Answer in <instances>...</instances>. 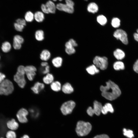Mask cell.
I'll use <instances>...</instances> for the list:
<instances>
[{
    "label": "cell",
    "instance_id": "obj_1",
    "mask_svg": "<svg viewBox=\"0 0 138 138\" xmlns=\"http://www.w3.org/2000/svg\"><path fill=\"white\" fill-rule=\"evenodd\" d=\"M106 83V86L102 85L100 88L103 97L111 101L116 99L120 95L121 91L117 85L110 80Z\"/></svg>",
    "mask_w": 138,
    "mask_h": 138
},
{
    "label": "cell",
    "instance_id": "obj_11",
    "mask_svg": "<svg viewBox=\"0 0 138 138\" xmlns=\"http://www.w3.org/2000/svg\"><path fill=\"white\" fill-rule=\"evenodd\" d=\"M56 8L59 10L69 13H72L74 10V7L70 6L66 4L58 3L56 5Z\"/></svg>",
    "mask_w": 138,
    "mask_h": 138
},
{
    "label": "cell",
    "instance_id": "obj_41",
    "mask_svg": "<svg viewBox=\"0 0 138 138\" xmlns=\"http://www.w3.org/2000/svg\"><path fill=\"white\" fill-rule=\"evenodd\" d=\"M65 4L69 6L74 7V4L72 0H65Z\"/></svg>",
    "mask_w": 138,
    "mask_h": 138
},
{
    "label": "cell",
    "instance_id": "obj_15",
    "mask_svg": "<svg viewBox=\"0 0 138 138\" xmlns=\"http://www.w3.org/2000/svg\"><path fill=\"white\" fill-rule=\"evenodd\" d=\"M40 58L43 61H47L50 58L51 53L47 49H44L40 54Z\"/></svg>",
    "mask_w": 138,
    "mask_h": 138
},
{
    "label": "cell",
    "instance_id": "obj_8",
    "mask_svg": "<svg viewBox=\"0 0 138 138\" xmlns=\"http://www.w3.org/2000/svg\"><path fill=\"white\" fill-rule=\"evenodd\" d=\"M29 113L26 109L22 108L19 109L16 114V117L18 121L22 123H26L28 121L27 116Z\"/></svg>",
    "mask_w": 138,
    "mask_h": 138
},
{
    "label": "cell",
    "instance_id": "obj_6",
    "mask_svg": "<svg viewBox=\"0 0 138 138\" xmlns=\"http://www.w3.org/2000/svg\"><path fill=\"white\" fill-rule=\"evenodd\" d=\"M75 106V102L73 101L70 100L64 103L61 107L60 109L64 115L70 114Z\"/></svg>",
    "mask_w": 138,
    "mask_h": 138
},
{
    "label": "cell",
    "instance_id": "obj_12",
    "mask_svg": "<svg viewBox=\"0 0 138 138\" xmlns=\"http://www.w3.org/2000/svg\"><path fill=\"white\" fill-rule=\"evenodd\" d=\"M44 87V85L43 83L37 82L31 87V89L34 93L38 94L43 90Z\"/></svg>",
    "mask_w": 138,
    "mask_h": 138
},
{
    "label": "cell",
    "instance_id": "obj_2",
    "mask_svg": "<svg viewBox=\"0 0 138 138\" xmlns=\"http://www.w3.org/2000/svg\"><path fill=\"white\" fill-rule=\"evenodd\" d=\"M25 67L20 65L18 67L17 72L14 76V81L21 88H24L26 84V81L25 77Z\"/></svg>",
    "mask_w": 138,
    "mask_h": 138
},
{
    "label": "cell",
    "instance_id": "obj_13",
    "mask_svg": "<svg viewBox=\"0 0 138 138\" xmlns=\"http://www.w3.org/2000/svg\"><path fill=\"white\" fill-rule=\"evenodd\" d=\"M6 124L8 128L10 130L13 131L16 130L19 127L18 123L14 119L8 121Z\"/></svg>",
    "mask_w": 138,
    "mask_h": 138
},
{
    "label": "cell",
    "instance_id": "obj_36",
    "mask_svg": "<svg viewBox=\"0 0 138 138\" xmlns=\"http://www.w3.org/2000/svg\"><path fill=\"white\" fill-rule=\"evenodd\" d=\"M65 52L68 55H71L74 53L75 50L74 47H70L65 48Z\"/></svg>",
    "mask_w": 138,
    "mask_h": 138
},
{
    "label": "cell",
    "instance_id": "obj_51",
    "mask_svg": "<svg viewBox=\"0 0 138 138\" xmlns=\"http://www.w3.org/2000/svg\"><path fill=\"white\" fill-rule=\"evenodd\" d=\"M0 138H4L2 137H0Z\"/></svg>",
    "mask_w": 138,
    "mask_h": 138
},
{
    "label": "cell",
    "instance_id": "obj_44",
    "mask_svg": "<svg viewBox=\"0 0 138 138\" xmlns=\"http://www.w3.org/2000/svg\"><path fill=\"white\" fill-rule=\"evenodd\" d=\"M5 75L2 72H0V83L5 79Z\"/></svg>",
    "mask_w": 138,
    "mask_h": 138
},
{
    "label": "cell",
    "instance_id": "obj_50",
    "mask_svg": "<svg viewBox=\"0 0 138 138\" xmlns=\"http://www.w3.org/2000/svg\"><path fill=\"white\" fill-rule=\"evenodd\" d=\"M1 55H0V60H1Z\"/></svg>",
    "mask_w": 138,
    "mask_h": 138
},
{
    "label": "cell",
    "instance_id": "obj_42",
    "mask_svg": "<svg viewBox=\"0 0 138 138\" xmlns=\"http://www.w3.org/2000/svg\"><path fill=\"white\" fill-rule=\"evenodd\" d=\"M133 69L136 72L138 73V59L135 62L133 65Z\"/></svg>",
    "mask_w": 138,
    "mask_h": 138
},
{
    "label": "cell",
    "instance_id": "obj_16",
    "mask_svg": "<svg viewBox=\"0 0 138 138\" xmlns=\"http://www.w3.org/2000/svg\"><path fill=\"white\" fill-rule=\"evenodd\" d=\"M102 106L101 103L97 101H95L94 102V108H93L95 114L98 116L100 115L102 109Z\"/></svg>",
    "mask_w": 138,
    "mask_h": 138
},
{
    "label": "cell",
    "instance_id": "obj_20",
    "mask_svg": "<svg viewBox=\"0 0 138 138\" xmlns=\"http://www.w3.org/2000/svg\"><path fill=\"white\" fill-rule=\"evenodd\" d=\"M34 18L35 20L37 22H42L44 19V13L41 11H37L34 14Z\"/></svg>",
    "mask_w": 138,
    "mask_h": 138
},
{
    "label": "cell",
    "instance_id": "obj_9",
    "mask_svg": "<svg viewBox=\"0 0 138 138\" xmlns=\"http://www.w3.org/2000/svg\"><path fill=\"white\" fill-rule=\"evenodd\" d=\"M25 71L28 79L30 81H32L36 75V67L32 65H27L25 67Z\"/></svg>",
    "mask_w": 138,
    "mask_h": 138
},
{
    "label": "cell",
    "instance_id": "obj_3",
    "mask_svg": "<svg viewBox=\"0 0 138 138\" xmlns=\"http://www.w3.org/2000/svg\"><path fill=\"white\" fill-rule=\"evenodd\" d=\"M91 128V125L89 122L79 121L77 123L76 131L78 136H84L88 134Z\"/></svg>",
    "mask_w": 138,
    "mask_h": 138
},
{
    "label": "cell",
    "instance_id": "obj_5",
    "mask_svg": "<svg viewBox=\"0 0 138 138\" xmlns=\"http://www.w3.org/2000/svg\"><path fill=\"white\" fill-rule=\"evenodd\" d=\"M93 62L97 67L102 70L106 69L108 67V59L105 56H96L93 60Z\"/></svg>",
    "mask_w": 138,
    "mask_h": 138
},
{
    "label": "cell",
    "instance_id": "obj_43",
    "mask_svg": "<svg viewBox=\"0 0 138 138\" xmlns=\"http://www.w3.org/2000/svg\"><path fill=\"white\" fill-rule=\"evenodd\" d=\"M93 138H110L109 136L107 135L102 134L97 135Z\"/></svg>",
    "mask_w": 138,
    "mask_h": 138
},
{
    "label": "cell",
    "instance_id": "obj_38",
    "mask_svg": "<svg viewBox=\"0 0 138 138\" xmlns=\"http://www.w3.org/2000/svg\"><path fill=\"white\" fill-rule=\"evenodd\" d=\"M41 8L43 13L46 14L49 13L45 4H42L41 6Z\"/></svg>",
    "mask_w": 138,
    "mask_h": 138
},
{
    "label": "cell",
    "instance_id": "obj_48",
    "mask_svg": "<svg viewBox=\"0 0 138 138\" xmlns=\"http://www.w3.org/2000/svg\"><path fill=\"white\" fill-rule=\"evenodd\" d=\"M21 138H30L29 136L27 135H24Z\"/></svg>",
    "mask_w": 138,
    "mask_h": 138
},
{
    "label": "cell",
    "instance_id": "obj_29",
    "mask_svg": "<svg viewBox=\"0 0 138 138\" xmlns=\"http://www.w3.org/2000/svg\"><path fill=\"white\" fill-rule=\"evenodd\" d=\"M97 22L101 25L104 26L107 22V19L105 16L103 15H100L97 16Z\"/></svg>",
    "mask_w": 138,
    "mask_h": 138
},
{
    "label": "cell",
    "instance_id": "obj_52",
    "mask_svg": "<svg viewBox=\"0 0 138 138\" xmlns=\"http://www.w3.org/2000/svg\"><path fill=\"white\" fill-rule=\"evenodd\" d=\"M85 0V1H88V0Z\"/></svg>",
    "mask_w": 138,
    "mask_h": 138
},
{
    "label": "cell",
    "instance_id": "obj_33",
    "mask_svg": "<svg viewBox=\"0 0 138 138\" xmlns=\"http://www.w3.org/2000/svg\"><path fill=\"white\" fill-rule=\"evenodd\" d=\"M123 135L129 138H132L134 137L133 131L124 128L123 130Z\"/></svg>",
    "mask_w": 138,
    "mask_h": 138
},
{
    "label": "cell",
    "instance_id": "obj_14",
    "mask_svg": "<svg viewBox=\"0 0 138 138\" xmlns=\"http://www.w3.org/2000/svg\"><path fill=\"white\" fill-rule=\"evenodd\" d=\"M12 46L10 42L8 41H5L2 43L1 49L3 52L7 53L11 51Z\"/></svg>",
    "mask_w": 138,
    "mask_h": 138
},
{
    "label": "cell",
    "instance_id": "obj_4",
    "mask_svg": "<svg viewBox=\"0 0 138 138\" xmlns=\"http://www.w3.org/2000/svg\"><path fill=\"white\" fill-rule=\"evenodd\" d=\"M12 82L7 79H5L0 83V95H8L12 93L14 90Z\"/></svg>",
    "mask_w": 138,
    "mask_h": 138
},
{
    "label": "cell",
    "instance_id": "obj_26",
    "mask_svg": "<svg viewBox=\"0 0 138 138\" xmlns=\"http://www.w3.org/2000/svg\"><path fill=\"white\" fill-rule=\"evenodd\" d=\"M54 77L53 75L48 73L43 78V80L44 83L46 84H51L53 82Z\"/></svg>",
    "mask_w": 138,
    "mask_h": 138
},
{
    "label": "cell",
    "instance_id": "obj_21",
    "mask_svg": "<svg viewBox=\"0 0 138 138\" xmlns=\"http://www.w3.org/2000/svg\"><path fill=\"white\" fill-rule=\"evenodd\" d=\"M63 92L66 94H70L73 92V88L71 85L69 83H67L64 84L62 87Z\"/></svg>",
    "mask_w": 138,
    "mask_h": 138
},
{
    "label": "cell",
    "instance_id": "obj_18",
    "mask_svg": "<svg viewBox=\"0 0 138 138\" xmlns=\"http://www.w3.org/2000/svg\"><path fill=\"white\" fill-rule=\"evenodd\" d=\"M108 112L112 113L114 112V109L111 104L107 103L102 106L101 112L103 114H105Z\"/></svg>",
    "mask_w": 138,
    "mask_h": 138
},
{
    "label": "cell",
    "instance_id": "obj_24",
    "mask_svg": "<svg viewBox=\"0 0 138 138\" xmlns=\"http://www.w3.org/2000/svg\"><path fill=\"white\" fill-rule=\"evenodd\" d=\"M34 36L36 39L37 41H42L44 39V32L42 30H38L35 32Z\"/></svg>",
    "mask_w": 138,
    "mask_h": 138
},
{
    "label": "cell",
    "instance_id": "obj_34",
    "mask_svg": "<svg viewBox=\"0 0 138 138\" xmlns=\"http://www.w3.org/2000/svg\"><path fill=\"white\" fill-rule=\"evenodd\" d=\"M14 26L16 31L19 32H22L25 27V26L16 22L14 24Z\"/></svg>",
    "mask_w": 138,
    "mask_h": 138
},
{
    "label": "cell",
    "instance_id": "obj_17",
    "mask_svg": "<svg viewBox=\"0 0 138 138\" xmlns=\"http://www.w3.org/2000/svg\"><path fill=\"white\" fill-rule=\"evenodd\" d=\"M45 5L49 13L54 14L55 13L56 8V5L52 1L49 0L46 3Z\"/></svg>",
    "mask_w": 138,
    "mask_h": 138
},
{
    "label": "cell",
    "instance_id": "obj_7",
    "mask_svg": "<svg viewBox=\"0 0 138 138\" xmlns=\"http://www.w3.org/2000/svg\"><path fill=\"white\" fill-rule=\"evenodd\" d=\"M113 36L117 39H119L123 43L126 44L128 43L127 35L126 32L121 29H118L114 33Z\"/></svg>",
    "mask_w": 138,
    "mask_h": 138
},
{
    "label": "cell",
    "instance_id": "obj_27",
    "mask_svg": "<svg viewBox=\"0 0 138 138\" xmlns=\"http://www.w3.org/2000/svg\"><path fill=\"white\" fill-rule=\"evenodd\" d=\"M51 88L53 91L57 92L59 91L61 89V85L58 81L53 82L51 84Z\"/></svg>",
    "mask_w": 138,
    "mask_h": 138
},
{
    "label": "cell",
    "instance_id": "obj_47",
    "mask_svg": "<svg viewBox=\"0 0 138 138\" xmlns=\"http://www.w3.org/2000/svg\"><path fill=\"white\" fill-rule=\"evenodd\" d=\"M41 66L42 67H45L48 65V63L46 61H43L41 64Z\"/></svg>",
    "mask_w": 138,
    "mask_h": 138
},
{
    "label": "cell",
    "instance_id": "obj_35",
    "mask_svg": "<svg viewBox=\"0 0 138 138\" xmlns=\"http://www.w3.org/2000/svg\"><path fill=\"white\" fill-rule=\"evenodd\" d=\"M6 137V138H16V134L14 131L10 130L7 132Z\"/></svg>",
    "mask_w": 138,
    "mask_h": 138
},
{
    "label": "cell",
    "instance_id": "obj_45",
    "mask_svg": "<svg viewBox=\"0 0 138 138\" xmlns=\"http://www.w3.org/2000/svg\"><path fill=\"white\" fill-rule=\"evenodd\" d=\"M69 41L71 42L73 45L74 47H76L77 46V44L76 41L73 39H70Z\"/></svg>",
    "mask_w": 138,
    "mask_h": 138
},
{
    "label": "cell",
    "instance_id": "obj_46",
    "mask_svg": "<svg viewBox=\"0 0 138 138\" xmlns=\"http://www.w3.org/2000/svg\"><path fill=\"white\" fill-rule=\"evenodd\" d=\"M134 37L135 40L138 42V29L137 30V33L134 34Z\"/></svg>",
    "mask_w": 138,
    "mask_h": 138
},
{
    "label": "cell",
    "instance_id": "obj_31",
    "mask_svg": "<svg viewBox=\"0 0 138 138\" xmlns=\"http://www.w3.org/2000/svg\"><path fill=\"white\" fill-rule=\"evenodd\" d=\"M29 111L31 117L34 118H37L39 116V111L36 108L33 107L30 108L29 110Z\"/></svg>",
    "mask_w": 138,
    "mask_h": 138
},
{
    "label": "cell",
    "instance_id": "obj_10",
    "mask_svg": "<svg viewBox=\"0 0 138 138\" xmlns=\"http://www.w3.org/2000/svg\"><path fill=\"white\" fill-rule=\"evenodd\" d=\"M23 38L19 34L15 35L13 38L12 46L15 50H19L21 48L22 44L24 42Z\"/></svg>",
    "mask_w": 138,
    "mask_h": 138
},
{
    "label": "cell",
    "instance_id": "obj_32",
    "mask_svg": "<svg viewBox=\"0 0 138 138\" xmlns=\"http://www.w3.org/2000/svg\"><path fill=\"white\" fill-rule=\"evenodd\" d=\"M120 19L117 17L113 18L112 20L111 24L113 27L114 28L119 27L120 25Z\"/></svg>",
    "mask_w": 138,
    "mask_h": 138
},
{
    "label": "cell",
    "instance_id": "obj_23",
    "mask_svg": "<svg viewBox=\"0 0 138 138\" xmlns=\"http://www.w3.org/2000/svg\"><path fill=\"white\" fill-rule=\"evenodd\" d=\"M113 55L118 60H121L123 59L125 56L124 52L120 49H118L113 52Z\"/></svg>",
    "mask_w": 138,
    "mask_h": 138
},
{
    "label": "cell",
    "instance_id": "obj_49",
    "mask_svg": "<svg viewBox=\"0 0 138 138\" xmlns=\"http://www.w3.org/2000/svg\"><path fill=\"white\" fill-rule=\"evenodd\" d=\"M54 1H57V0H52ZM60 1H62V0H59Z\"/></svg>",
    "mask_w": 138,
    "mask_h": 138
},
{
    "label": "cell",
    "instance_id": "obj_25",
    "mask_svg": "<svg viewBox=\"0 0 138 138\" xmlns=\"http://www.w3.org/2000/svg\"><path fill=\"white\" fill-rule=\"evenodd\" d=\"M86 70L88 73L91 75H94L99 72V70L94 64H93L87 67Z\"/></svg>",
    "mask_w": 138,
    "mask_h": 138
},
{
    "label": "cell",
    "instance_id": "obj_39",
    "mask_svg": "<svg viewBox=\"0 0 138 138\" xmlns=\"http://www.w3.org/2000/svg\"><path fill=\"white\" fill-rule=\"evenodd\" d=\"M43 67L44 68L41 71L42 73L43 74H47L49 73L50 71V67L48 65L45 67Z\"/></svg>",
    "mask_w": 138,
    "mask_h": 138
},
{
    "label": "cell",
    "instance_id": "obj_28",
    "mask_svg": "<svg viewBox=\"0 0 138 138\" xmlns=\"http://www.w3.org/2000/svg\"><path fill=\"white\" fill-rule=\"evenodd\" d=\"M24 19L26 22H31L34 19V14L30 11L27 12L25 14Z\"/></svg>",
    "mask_w": 138,
    "mask_h": 138
},
{
    "label": "cell",
    "instance_id": "obj_30",
    "mask_svg": "<svg viewBox=\"0 0 138 138\" xmlns=\"http://www.w3.org/2000/svg\"><path fill=\"white\" fill-rule=\"evenodd\" d=\"M113 67L114 69L116 70H123L124 68V66L123 62L120 61H118L114 63Z\"/></svg>",
    "mask_w": 138,
    "mask_h": 138
},
{
    "label": "cell",
    "instance_id": "obj_37",
    "mask_svg": "<svg viewBox=\"0 0 138 138\" xmlns=\"http://www.w3.org/2000/svg\"><path fill=\"white\" fill-rule=\"evenodd\" d=\"M16 22L25 26L26 25V22L24 19L23 18H18L16 20Z\"/></svg>",
    "mask_w": 138,
    "mask_h": 138
},
{
    "label": "cell",
    "instance_id": "obj_19",
    "mask_svg": "<svg viewBox=\"0 0 138 138\" xmlns=\"http://www.w3.org/2000/svg\"><path fill=\"white\" fill-rule=\"evenodd\" d=\"M87 9L89 12L95 13L98 11L99 8L96 4L94 2H91L88 5Z\"/></svg>",
    "mask_w": 138,
    "mask_h": 138
},
{
    "label": "cell",
    "instance_id": "obj_40",
    "mask_svg": "<svg viewBox=\"0 0 138 138\" xmlns=\"http://www.w3.org/2000/svg\"><path fill=\"white\" fill-rule=\"evenodd\" d=\"M87 112L88 114L91 116H93L95 114L93 109L90 107L88 108L87 110Z\"/></svg>",
    "mask_w": 138,
    "mask_h": 138
},
{
    "label": "cell",
    "instance_id": "obj_22",
    "mask_svg": "<svg viewBox=\"0 0 138 138\" xmlns=\"http://www.w3.org/2000/svg\"><path fill=\"white\" fill-rule=\"evenodd\" d=\"M63 59L60 56H57L54 58L52 60V63L54 66L56 68L61 67L62 64Z\"/></svg>",
    "mask_w": 138,
    "mask_h": 138
}]
</instances>
